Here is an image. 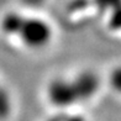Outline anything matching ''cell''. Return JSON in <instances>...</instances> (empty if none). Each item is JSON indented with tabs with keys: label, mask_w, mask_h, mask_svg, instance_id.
<instances>
[{
	"label": "cell",
	"mask_w": 121,
	"mask_h": 121,
	"mask_svg": "<svg viewBox=\"0 0 121 121\" xmlns=\"http://www.w3.org/2000/svg\"><path fill=\"white\" fill-rule=\"evenodd\" d=\"M16 38L26 49L40 51L47 48L52 43L54 38V30L47 19L37 15H25L24 22Z\"/></svg>",
	"instance_id": "cell-1"
},
{
	"label": "cell",
	"mask_w": 121,
	"mask_h": 121,
	"mask_svg": "<svg viewBox=\"0 0 121 121\" xmlns=\"http://www.w3.org/2000/svg\"><path fill=\"white\" fill-rule=\"evenodd\" d=\"M47 95L48 100L58 108H67L79 100L74 84L69 80L62 79H56L48 86Z\"/></svg>",
	"instance_id": "cell-2"
},
{
	"label": "cell",
	"mask_w": 121,
	"mask_h": 121,
	"mask_svg": "<svg viewBox=\"0 0 121 121\" xmlns=\"http://www.w3.org/2000/svg\"><path fill=\"white\" fill-rule=\"evenodd\" d=\"M25 15L19 11H9L4 15V17L0 21V30L3 34L9 37H17V34L21 29V25L24 22Z\"/></svg>",
	"instance_id": "cell-3"
},
{
	"label": "cell",
	"mask_w": 121,
	"mask_h": 121,
	"mask_svg": "<svg viewBox=\"0 0 121 121\" xmlns=\"http://www.w3.org/2000/svg\"><path fill=\"white\" fill-rule=\"evenodd\" d=\"M108 84L114 93L121 95V64L114 67L108 75Z\"/></svg>",
	"instance_id": "cell-4"
},
{
	"label": "cell",
	"mask_w": 121,
	"mask_h": 121,
	"mask_svg": "<svg viewBox=\"0 0 121 121\" xmlns=\"http://www.w3.org/2000/svg\"><path fill=\"white\" fill-rule=\"evenodd\" d=\"M21 1L25 3L27 6H30V8H37V6H40V5H42L46 0H21Z\"/></svg>",
	"instance_id": "cell-5"
}]
</instances>
